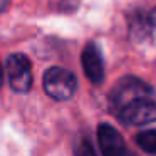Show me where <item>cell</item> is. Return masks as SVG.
<instances>
[{"mask_svg":"<svg viewBox=\"0 0 156 156\" xmlns=\"http://www.w3.org/2000/svg\"><path fill=\"white\" fill-rule=\"evenodd\" d=\"M76 87H77L76 76L69 69L54 66L45 71L44 91L49 98L55 99V101H67L74 96Z\"/></svg>","mask_w":156,"mask_h":156,"instance_id":"cell-1","label":"cell"},{"mask_svg":"<svg viewBox=\"0 0 156 156\" xmlns=\"http://www.w3.org/2000/svg\"><path fill=\"white\" fill-rule=\"evenodd\" d=\"M154 89L144 82L139 77H122L118 84L112 87L111 91V104L112 108H116V111H119L121 108H124L126 104L136 101V99H144V98H153Z\"/></svg>","mask_w":156,"mask_h":156,"instance_id":"cell-2","label":"cell"},{"mask_svg":"<svg viewBox=\"0 0 156 156\" xmlns=\"http://www.w3.org/2000/svg\"><path fill=\"white\" fill-rule=\"evenodd\" d=\"M5 69H7L9 76V84L15 92H29L32 87V64L29 61L27 55L24 54H12L9 55L7 62H5Z\"/></svg>","mask_w":156,"mask_h":156,"instance_id":"cell-3","label":"cell"},{"mask_svg":"<svg viewBox=\"0 0 156 156\" xmlns=\"http://www.w3.org/2000/svg\"><path fill=\"white\" fill-rule=\"evenodd\" d=\"M118 119L122 124L144 126L156 121V102L151 98L136 99L118 111Z\"/></svg>","mask_w":156,"mask_h":156,"instance_id":"cell-4","label":"cell"},{"mask_svg":"<svg viewBox=\"0 0 156 156\" xmlns=\"http://www.w3.org/2000/svg\"><path fill=\"white\" fill-rule=\"evenodd\" d=\"M98 139L101 146L102 156H129L122 136L111 124H99Z\"/></svg>","mask_w":156,"mask_h":156,"instance_id":"cell-5","label":"cell"},{"mask_svg":"<svg viewBox=\"0 0 156 156\" xmlns=\"http://www.w3.org/2000/svg\"><path fill=\"white\" fill-rule=\"evenodd\" d=\"M82 69L84 74L92 84H99L104 79V67H102V55L96 44H87L82 51Z\"/></svg>","mask_w":156,"mask_h":156,"instance_id":"cell-6","label":"cell"},{"mask_svg":"<svg viewBox=\"0 0 156 156\" xmlns=\"http://www.w3.org/2000/svg\"><path fill=\"white\" fill-rule=\"evenodd\" d=\"M136 143L143 151L156 154V131H143L136 136Z\"/></svg>","mask_w":156,"mask_h":156,"instance_id":"cell-7","label":"cell"},{"mask_svg":"<svg viewBox=\"0 0 156 156\" xmlns=\"http://www.w3.org/2000/svg\"><path fill=\"white\" fill-rule=\"evenodd\" d=\"M74 154L76 156H96V151H94V148H92L91 139H87V138L79 139L76 148H74Z\"/></svg>","mask_w":156,"mask_h":156,"instance_id":"cell-8","label":"cell"},{"mask_svg":"<svg viewBox=\"0 0 156 156\" xmlns=\"http://www.w3.org/2000/svg\"><path fill=\"white\" fill-rule=\"evenodd\" d=\"M9 7V0H0V12H4Z\"/></svg>","mask_w":156,"mask_h":156,"instance_id":"cell-9","label":"cell"},{"mask_svg":"<svg viewBox=\"0 0 156 156\" xmlns=\"http://www.w3.org/2000/svg\"><path fill=\"white\" fill-rule=\"evenodd\" d=\"M2 82H4V72H2V66H0V87H2Z\"/></svg>","mask_w":156,"mask_h":156,"instance_id":"cell-10","label":"cell"},{"mask_svg":"<svg viewBox=\"0 0 156 156\" xmlns=\"http://www.w3.org/2000/svg\"><path fill=\"white\" fill-rule=\"evenodd\" d=\"M129 156H134V154H129Z\"/></svg>","mask_w":156,"mask_h":156,"instance_id":"cell-11","label":"cell"}]
</instances>
